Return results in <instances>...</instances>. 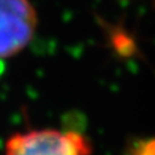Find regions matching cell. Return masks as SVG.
I'll return each instance as SVG.
<instances>
[{
  "label": "cell",
  "instance_id": "1",
  "mask_svg": "<svg viewBox=\"0 0 155 155\" xmlns=\"http://www.w3.org/2000/svg\"><path fill=\"white\" fill-rule=\"evenodd\" d=\"M5 155H90L91 144L75 131L35 129L8 137Z\"/></svg>",
  "mask_w": 155,
  "mask_h": 155
},
{
  "label": "cell",
  "instance_id": "2",
  "mask_svg": "<svg viewBox=\"0 0 155 155\" xmlns=\"http://www.w3.org/2000/svg\"><path fill=\"white\" fill-rule=\"evenodd\" d=\"M35 29L37 12L30 0H0V59L23 51Z\"/></svg>",
  "mask_w": 155,
  "mask_h": 155
},
{
  "label": "cell",
  "instance_id": "3",
  "mask_svg": "<svg viewBox=\"0 0 155 155\" xmlns=\"http://www.w3.org/2000/svg\"><path fill=\"white\" fill-rule=\"evenodd\" d=\"M131 155H155V139L137 143L132 150Z\"/></svg>",
  "mask_w": 155,
  "mask_h": 155
}]
</instances>
